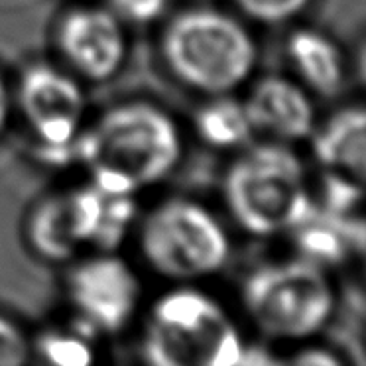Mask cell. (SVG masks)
Here are the masks:
<instances>
[{
  "label": "cell",
  "mask_w": 366,
  "mask_h": 366,
  "mask_svg": "<svg viewBox=\"0 0 366 366\" xmlns=\"http://www.w3.org/2000/svg\"><path fill=\"white\" fill-rule=\"evenodd\" d=\"M183 158V132L159 104L142 99L109 107L87 120L75 142V164L101 192L132 195L156 187Z\"/></svg>",
  "instance_id": "6da1fadb"
},
{
  "label": "cell",
  "mask_w": 366,
  "mask_h": 366,
  "mask_svg": "<svg viewBox=\"0 0 366 366\" xmlns=\"http://www.w3.org/2000/svg\"><path fill=\"white\" fill-rule=\"evenodd\" d=\"M158 49L166 71L205 99L244 87L260 57L244 20L215 6L179 10L162 28Z\"/></svg>",
  "instance_id": "7a4b0ae2"
},
{
  "label": "cell",
  "mask_w": 366,
  "mask_h": 366,
  "mask_svg": "<svg viewBox=\"0 0 366 366\" xmlns=\"http://www.w3.org/2000/svg\"><path fill=\"white\" fill-rule=\"evenodd\" d=\"M247 342L215 295L175 284L152 302L140 333V355L154 366H239Z\"/></svg>",
  "instance_id": "3957f363"
},
{
  "label": "cell",
  "mask_w": 366,
  "mask_h": 366,
  "mask_svg": "<svg viewBox=\"0 0 366 366\" xmlns=\"http://www.w3.org/2000/svg\"><path fill=\"white\" fill-rule=\"evenodd\" d=\"M232 223L256 239L290 232L313 209L302 159L290 144L260 140L234 152L223 175Z\"/></svg>",
  "instance_id": "277c9868"
},
{
  "label": "cell",
  "mask_w": 366,
  "mask_h": 366,
  "mask_svg": "<svg viewBox=\"0 0 366 366\" xmlns=\"http://www.w3.org/2000/svg\"><path fill=\"white\" fill-rule=\"evenodd\" d=\"M136 242L144 264L174 284L217 276L231 258V237L219 217L189 197H167L138 219Z\"/></svg>",
  "instance_id": "5b68a950"
},
{
  "label": "cell",
  "mask_w": 366,
  "mask_h": 366,
  "mask_svg": "<svg viewBox=\"0 0 366 366\" xmlns=\"http://www.w3.org/2000/svg\"><path fill=\"white\" fill-rule=\"evenodd\" d=\"M240 305L258 333L274 341H302L333 313V290L321 266L305 258L256 266L240 282Z\"/></svg>",
  "instance_id": "8992f818"
},
{
  "label": "cell",
  "mask_w": 366,
  "mask_h": 366,
  "mask_svg": "<svg viewBox=\"0 0 366 366\" xmlns=\"http://www.w3.org/2000/svg\"><path fill=\"white\" fill-rule=\"evenodd\" d=\"M12 97L32 132L41 164H75V142L87 124L83 81L65 67L36 61L22 71Z\"/></svg>",
  "instance_id": "52a82bcc"
},
{
  "label": "cell",
  "mask_w": 366,
  "mask_h": 366,
  "mask_svg": "<svg viewBox=\"0 0 366 366\" xmlns=\"http://www.w3.org/2000/svg\"><path fill=\"white\" fill-rule=\"evenodd\" d=\"M73 327L89 337H117L134 321L142 303L136 270L117 252H91L73 260L65 276Z\"/></svg>",
  "instance_id": "ba28073f"
},
{
  "label": "cell",
  "mask_w": 366,
  "mask_h": 366,
  "mask_svg": "<svg viewBox=\"0 0 366 366\" xmlns=\"http://www.w3.org/2000/svg\"><path fill=\"white\" fill-rule=\"evenodd\" d=\"M104 207L107 193L91 182L49 193L28 215V247L51 264L73 262L83 250L97 252Z\"/></svg>",
  "instance_id": "9c48e42d"
},
{
  "label": "cell",
  "mask_w": 366,
  "mask_h": 366,
  "mask_svg": "<svg viewBox=\"0 0 366 366\" xmlns=\"http://www.w3.org/2000/svg\"><path fill=\"white\" fill-rule=\"evenodd\" d=\"M54 44L64 67L77 79L107 83L128 59L127 24L104 4H79L57 20Z\"/></svg>",
  "instance_id": "30bf717a"
},
{
  "label": "cell",
  "mask_w": 366,
  "mask_h": 366,
  "mask_svg": "<svg viewBox=\"0 0 366 366\" xmlns=\"http://www.w3.org/2000/svg\"><path fill=\"white\" fill-rule=\"evenodd\" d=\"M250 127L260 140L292 144L305 140L315 130L313 103L297 83L266 75L256 79L242 99Z\"/></svg>",
  "instance_id": "8fae6325"
},
{
  "label": "cell",
  "mask_w": 366,
  "mask_h": 366,
  "mask_svg": "<svg viewBox=\"0 0 366 366\" xmlns=\"http://www.w3.org/2000/svg\"><path fill=\"white\" fill-rule=\"evenodd\" d=\"M313 152L329 174L366 193V109H347L331 117L313 138Z\"/></svg>",
  "instance_id": "7c38bea8"
},
{
  "label": "cell",
  "mask_w": 366,
  "mask_h": 366,
  "mask_svg": "<svg viewBox=\"0 0 366 366\" xmlns=\"http://www.w3.org/2000/svg\"><path fill=\"white\" fill-rule=\"evenodd\" d=\"M362 231L365 227L355 229L342 215L327 213L325 209H319L313 203L307 217L290 232L294 234L302 258L323 266L342 262L350 248L360 247Z\"/></svg>",
  "instance_id": "4fadbf2b"
},
{
  "label": "cell",
  "mask_w": 366,
  "mask_h": 366,
  "mask_svg": "<svg viewBox=\"0 0 366 366\" xmlns=\"http://www.w3.org/2000/svg\"><path fill=\"white\" fill-rule=\"evenodd\" d=\"M286 54L297 77L319 95H333L341 87L342 65L339 49L321 32L302 28L290 34Z\"/></svg>",
  "instance_id": "5bb4252c"
},
{
  "label": "cell",
  "mask_w": 366,
  "mask_h": 366,
  "mask_svg": "<svg viewBox=\"0 0 366 366\" xmlns=\"http://www.w3.org/2000/svg\"><path fill=\"white\" fill-rule=\"evenodd\" d=\"M193 130L213 150L237 152L256 138L244 103L234 93L207 97L193 114Z\"/></svg>",
  "instance_id": "9a60e30c"
},
{
  "label": "cell",
  "mask_w": 366,
  "mask_h": 366,
  "mask_svg": "<svg viewBox=\"0 0 366 366\" xmlns=\"http://www.w3.org/2000/svg\"><path fill=\"white\" fill-rule=\"evenodd\" d=\"M32 352L57 366H89L97 360L95 339L73 325L38 335L32 342Z\"/></svg>",
  "instance_id": "2e32d148"
},
{
  "label": "cell",
  "mask_w": 366,
  "mask_h": 366,
  "mask_svg": "<svg viewBox=\"0 0 366 366\" xmlns=\"http://www.w3.org/2000/svg\"><path fill=\"white\" fill-rule=\"evenodd\" d=\"M240 16L258 24H284L300 16L307 9L310 0H231Z\"/></svg>",
  "instance_id": "e0dca14e"
},
{
  "label": "cell",
  "mask_w": 366,
  "mask_h": 366,
  "mask_svg": "<svg viewBox=\"0 0 366 366\" xmlns=\"http://www.w3.org/2000/svg\"><path fill=\"white\" fill-rule=\"evenodd\" d=\"M32 358V341L16 321L0 313V366H20Z\"/></svg>",
  "instance_id": "ac0fdd59"
},
{
  "label": "cell",
  "mask_w": 366,
  "mask_h": 366,
  "mask_svg": "<svg viewBox=\"0 0 366 366\" xmlns=\"http://www.w3.org/2000/svg\"><path fill=\"white\" fill-rule=\"evenodd\" d=\"M169 0H103L124 24L146 26L164 16Z\"/></svg>",
  "instance_id": "d6986e66"
},
{
  "label": "cell",
  "mask_w": 366,
  "mask_h": 366,
  "mask_svg": "<svg viewBox=\"0 0 366 366\" xmlns=\"http://www.w3.org/2000/svg\"><path fill=\"white\" fill-rule=\"evenodd\" d=\"M12 109H14V97H12L9 83L0 75V136L4 134L9 128V122L12 119Z\"/></svg>",
  "instance_id": "ffe728a7"
},
{
  "label": "cell",
  "mask_w": 366,
  "mask_h": 366,
  "mask_svg": "<svg viewBox=\"0 0 366 366\" xmlns=\"http://www.w3.org/2000/svg\"><path fill=\"white\" fill-rule=\"evenodd\" d=\"M297 365H337V358L323 350H307L294 358Z\"/></svg>",
  "instance_id": "44dd1931"
},
{
  "label": "cell",
  "mask_w": 366,
  "mask_h": 366,
  "mask_svg": "<svg viewBox=\"0 0 366 366\" xmlns=\"http://www.w3.org/2000/svg\"><path fill=\"white\" fill-rule=\"evenodd\" d=\"M360 75L366 83V48L362 49V56H360Z\"/></svg>",
  "instance_id": "7402d4cb"
},
{
  "label": "cell",
  "mask_w": 366,
  "mask_h": 366,
  "mask_svg": "<svg viewBox=\"0 0 366 366\" xmlns=\"http://www.w3.org/2000/svg\"><path fill=\"white\" fill-rule=\"evenodd\" d=\"M360 248H362V252H365V258H366V227H365V231H362V240H360Z\"/></svg>",
  "instance_id": "603a6c76"
}]
</instances>
